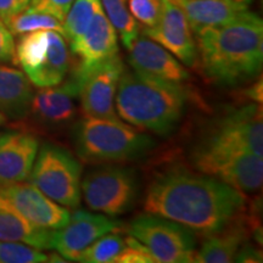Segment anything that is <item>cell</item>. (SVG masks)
<instances>
[{
	"mask_svg": "<svg viewBox=\"0 0 263 263\" xmlns=\"http://www.w3.org/2000/svg\"><path fill=\"white\" fill-rule=\"evenodd\" d=\"M245 193L215 177L184 168L159 174L147 188L144 211L185 226L203 238L248 212Z\"/></svg>",
	"mask_w": 263,
	"mask_h": 263,
	"instance_id": "6da1fadb",
	"label": "cell"
},
{
	"mask_svg": "<svg viewBox=\"0 0 263 263\" xmlns=\"http://www.w3.org/2000/svg\"><path fill=\"white\" fill-rule=\"evenodd\" d=\"M205 74L215 83L234 87L257 77L263 64V22L246 11L224 24L193 32Z\"/></svg>",
	"mask_w": 263,
	"mask_h": 263,
	"instance_id": "7a4b0ae2",
	"label": "cell"
},
{
	"mask_svg": "<svg viewBox=\"0 0 263 263\" xmlns=\"http://www.w3.org/2000/svg\"><path fill=\"white\" fill-rule=\"evenodd\" d=\"M189 101V89L124 67L116 90V112L121 120L141 130L168 136L178 127Z\"/></svg>",
	"mask_w": 263,
	"mask_h": 263,
	"instance_id": "3957f363",
	"label": "cell"
},
{
	"mask_svg": "<svg viewBox=\"0 0 263 263\" xmlns=\"http://www.w3.org/2000/svg\"><path fill=\"white\" fill-rule=\"evenodd\" d=\"M73 144L87 162H124L145 156L155 146L153 138L121 120L85 116L76 124Z\"/></svg>",
	"mask_w": 263,
	"mask_h": 263,
	"instance_id": "277c9868",
	"label": "cell"
},
{
	"mask_svg": "<svg viewBox=\"0 0 263 263\" xmlns=\"http://www.w3.org/2000/svg\"><path fill=\"white\" fill-rule=\"evenodd\" d=\"M15 61L37 88L65 81L71 67V55L64 35L57 31H35L22 34L15 47Z\"/></svg>",
	"mask_w": 263,
	"mask_h": 263,
	"instance_id": "5b68a950",
	"label": "cell"
},
{
	"mask_svg": "<svg viewBox=\"0 0 263 263\" xmlns=\"http://www.w3.org/2000/svg\"><path fill=\"white\" fill-rule=\"evenodd\" d=\"M28 179L59 205L76 209L82 197V166L64 147L43 144L38 149Z\"/></svg>",
	"mask_w": 263,
	"mask_h": 263,
	"instance_id": "8992f818",
	"label": "cell"
},
{
	"mask_svg": "<svg viewBox=\"0 0 263 263\" xmlns=\"http://www.w3.org/2000/svg\"><path fill=\"white\" fill-rule=\"evenodd\" d=\"M84 202L91 211L108 217L129 212L139 196V179L133 168L105 164L82 179Z\"/></svg>",
	"mask_w": 263,
	"mask_h": 263,
	"instance_id": "52a82bcc",
	"label": "cell"
},
{
	"mask_svg": "<svg viewBox=\"0 0 263 263\" xmlns=\"http://www.w3.org/2000/svg\"><path fill=\"white\" fill-rule=\"evenodd\" d=\"M128 233L149 250L156 262L190 263L195 258V233L172 219L141 213L130 222Z\"/></svg>",
	"mask_w": 263,
	"mask_h": 263,
	"instance_id": "ba28073f",
	"label": "cell"
},
{
	"mask_svg": "<svg viewBox=\"0 0 263 263\" xmlns=\"http://www.w3.org/2000/svg\"><path fill=\"white\" fill-rule=\"evenodd\" d=\"M193 163L200 173L215 177L242 193L261 189L263 182L262 156L242 150L202 143L193 153Z\"/></svg>",
	"mask_w": 263,
	"mask_h": 263,
	"instance_id": "9c48e42d",
	"label": "cell"
},
{
	"mask_svg": "<svg viewBox=\"0 0 263 263\" xmlns=\"http://www.w3.org/2000/svg\"><path fill=\"white\" fill-rule=\"evenodd\" d=\"M123 70L124 65L118 54L82 77L72 76L80 84L78 98L85 116L120 120L115 110V95Z\"/></svg>",
	"mask_w": 263,
	"mask_h": 263,
	"instance_id": "30bf717a",
	"label": "cell"
},
{
	"mask_svg": "<svg viewBox=\"0 0 263 263\" xmlns=\"http://www.w3.org/2000/svg\"><path fill=\"white\" fill-rule=\"evenodd\" d=\"M212 145L263 155L262 108L250 104L223 117L203 140Z\"/></svg>",
	"mask_w": 263,
	"mask_h": 263,
	"instance_id": "8fae6325",
	"label": "cell"
},
{
	"mask_svg": "<svg viewBox=\"0 0 263 263\" xmlns=\"http://www.w3.org/2000/svg\"><path fill=\"white\" fill-rule=\"evenodd\" d=\"M0 197L32 224L57 230L67 224L71 213L52 201L32 183H14L0 186Z\"/></svg>",
	"mask_w": 263,
	"mask_h": 263,
	"instance_id": "7c38bea8",
	"label": "cell"
},
{
	"mask_svg": "<svg viewBox=\"0 0 263 263\" xmlns=\"http://www.w3.org/2000/svg\"><path fill=\"white\" fill-rule=\"evenodd\" d=\"M70 49L77 59V65L71 74L76 78L120 54L117 32L103 8L95 12L87 31L70 42Z\"/></svg>",
	"mask_w": 263,
	"mask_h": 263,
	"instance_id": "4fadbf2b",
	"label": "cell"
},
{
	"mask_svg": "<svg viewBox=\"0 0 263 263\" xmlns=\"http://www.w3.org/2000/svg\"><path fill=\"white\" fill-rule=\"evenodd\" d=\"M123 224L106 215L77 210L70 216L67 224L52 230L51 249L66 261H74L76 256L91 242L107 233L118 232Z\"/></svg>",
	"mask_w": 263,
	"mask_h": 263,
	"instance_id": "5bb4252c",
	"label": "cell"
},
{
	"mask_svg": "<svg viewBox=\"0 0 263 263\" xmlns=\"http://www.w3.org/2000/svg\"><path fill=\"white\" fill-rule=\"evenodd\" d=\"M144 34L159 43L183 65L194 67L199 61L193 29L183 10L171 0H162V12L156 26L144 28Z\"/></svg>",
	"mask_w": 263,
	"mask_h": 263,
	"instance_id": "9a60e30c",
	"label": "cell"
},
{
	"mask_svg": "<svg viewBox=\"0 0 263 263\" xmlns=\"http://www.w3.org/2000/svg\"><path fill=\"white\" fill-rule=\"evenodd\" d=\"M80 95V84L73 77L65 83L39 88L33 94L29 112L33 120L49 128L61 127L76 116V100Z\"/></svg>",
	"mask_w": 263,
	"mask_h": 263,
	"instance_id": "2e32d148",
	"label": "cell"
},
{
	"mask_svg": "<svg viewBox=\"0 0 263 263\" xmlns=\"http://www.w3.org/2000/svg\"><path fill=\"white\" fill-rule=\"evenodd\" d=\"M127 50L132 70L179 83L189 80V72L182 62L145 34H138Z\"/></svg>",
	"mask_w": 263,
	"mask_h": 263,
	"instance_id": "e0dca14e",
	"label": "cell"
},
{
	"mask_svg": "<svg viewBox=\"0 0 263 263\" xmlns=\"http://www.w3.org/2000/svg\"><path fill=\"white\" fill-rule=\"evenodd\" d=\"M39 149L31 133L8 132L0 136V186L28 179Z\"/></svg>",
	"mask_w": 263,
	"mask_h": 263,
	"instance_id": "ac0fdd59",
	"label": "cell"
},
{
	"mask_svg": "<svg viewBox=\"0 0 263 263\" xmlns=\"http://www.w3.org/2000/svg\"><path fill=\"white\" fill-rule=\"evenodd\" d=\"M257 228L252 226L251 221L246 219V213L234 222L230 223L215 234L207 236L202 242L201 248L196 251L194 262L199 263H228L234 262L235 255L238 252L249 235V230Z\"/></svg>",
	"mask_w": 263,
	"mask_h": 263,
	"instance_id": "d6986e66",
	"label": "cell"
},
{
	"mask_svg": "<svg viewBox=\"0 0 263 263\" xmlns=\"http://www.w3.org/2000/svg\"><path fill=\"white\" fill-rule=\"evenodd\" d=\"M188 18L193 32L224 24L248 10L250 4L238 0H171Z\"/></svg>",
	"mask_w": 263,
	"mask_h": 263,
	"instance_id": "ffe728a7",
	"label": "cell"
},
{
	"mask_svg": "<svg viewBox=\"0 0 263 263\" xmlns=\"http://www.w3.org/2000/svg\"><path fill=\"white\" fill-rule=\"evenodd\" d=\"M32 83L24 72L0 65V112L10 120L28 116L33 98Z\"/></svg>",
	"mask_w": 263,
	"mask_h": 263,
	"instance_id": "44dd1931",
	"label": "cell"
},
{
	"mask_svg": "<svg viewBox=\"0 0 263 263\" xmlns=\"http://www.w3.org/2000/svg\"><path fill=\"white\" fill-rule=\"evenodd\" d=\"M51 238L52 230L32 224L0 197V240L49 250L51 249Z\"/></svg>",
	"mask_w": 263,
	"mask_h": 263,
	"instance_id": "7402d4cb",
	"label": "cell"
},
{
	"mask_svg": "<svg viewBox=\"0 0 263 263\" xmlns=\"http://www.w3.org/2000/svg\"><path fill=\"white\" fill-rule=\"evenodd\" d=\"M3 22L15 35H22L35 31H57L62 34L61 21L54 16L31 9L29 6Z\"/></svg>",
	"mask_w": 263,
	"mask_h": 263,
	"instance_id": "603a6c76",
	"label": "cell"
},
{
	"mask_svg": "<svg viewBox=\"0 0 263 263\" xmlns=\"http://www.w3.org/2000/svg\"><path fill=\"white\" fill-rule=\"evenodd\" d=\"M107 18L120 34L123 47L128 49L139 34V25L128 10V0H100Z\"/></svg>",
	"mask_w": 263,
	"mask_h": 263,
	"instance_id": "cb8c5ba5",
	"label": "cell"
},
{
	"mask_svg": "<svg viewBox=\"0 0 263 263\" xmlns=\"http://www.w3.org/2000/svg\"><path fill=\"white\" fill-rule=\"evenodd\" d=\"M100 8V0H74L62 21V35L66 41L70 43L83 34Z\"/></svg>",
	"mask_w": 263,
	"mask_h": 263,
	"instance_id": "d4e9b609",
	"label": "cell"
},
{
	"mask_svg": "<svg viewBox=\"0 0 263 263\" xmlns=\"http://www.w3.org/2000/svg\"><path fill=\"white\" fill-rule=\"evenodd\" d=\"M126 246V239L116 232L107 233L85 248L76 256L74 262L82 263H111Z\"/></svg>",
	"mask_w": 263,
	"mask_h": 263,
	"instance_id": "484cf974",
	"label": "cell"
},
{
	"mask_svg": "<svg viewBox=\"0 0 263 263\" xmlns=\"http://www.w3.org/2000/svg\"><path fill=\"white\" fill-rule=\"evenodd\" d=\"M49 262V256L41 250L21 242L0 240V263H42Z\"/></svg>",
	"mask_w": 263,
	"mask_h": 263,
	"instance_id": "4316f807",
	"label": "cell"
},
{
	"mask_svg": "<svg viewBox=\"0 0 263 263\" xmlns=\"http://www.w3.org/2000/svg\"><path fill=\"white\" fill-rule=\"evenodd\" d=\"M128 10L144 28H151L161 17L162 0H128Z\"/></svg>",
	"mask_w": 263,
	"mask_h": 263,
	"instance_id": "83f0119b",
	"label": "cell"
},
{
	"mask_svg": "<svg viewBox=\"0 0 263 263\" xmlns=\"http://www.w3.org/2000/svg\"><path fill=\"white\" fill-rule=\"evenodd\" d=\"M115 263H156V261L139 240L129 235L126 239V246Z\"/></svg>",
	"mask_w": 263,
	"mask_h": 263,
	"instance_id": "f1b7e54d",
	"label": "cell"
},
{
	"mask_svg": "<svg viewBox=\"0 0 263 263\" xmlns=\"http://www.w3.org/2000/svg\"><path fill=\"white\" fill-rule=\"evenodd\" d=\"M74 0H31L29 8L54 16L59 21H64Z\"/></svg>",
	"mask_w": 263,
	"mask_h": 263,
	"instance_id": "f546056e",
	"label": "cell"
},
{
	"mask_svg": "<svg viewBox=\"0 0 263 263\" xmlns=\"http://www.w3.org/2000/svg\"><path fill=\"white\" fill-rule=\"evenodd\" d=\"M0 62H15L14 34L0 20Z\"/></svg>",
	"mask_w": 263,
	"mask_h": 263,
	"instance_id": "4dcf8cb0",
	"label": "cell"
},
{
	"mask_svg": "<svg viewBox=\"0 0 263 263\" xmlns=\"http://www.w3.org/2000/svg\"><path fill=\"white\" fill-rule=\"evenodd\" d=\"M31 0H0V20L6 21L28 8Z\"/></svg>",
	"mask_w": 263,
	"mask_h": 263,
	"instance_id": "1f68e13d",
	"label": "cell"
},
{
	"mask_svg": "<svg viewBox=\"0 0 263 263\" xmlns=\"http://www.w3.org/2000/svg\"><path fill=\"white\" fill-rule=\"evenodd\" d=\"M234 261L242 263L262 262V251L249 242H244L236 252Z\"/></svg>",
	"mask_w": 263,
	"mask_h": 263,
	"instance_id": "d6a6232c",
	"label": "cell"
},
{
	"mask_svg": "<svg viewBox=\"0 0 263 263\" xmlns=\"http://www.w3.org/2000/svg\"><path fill=\"white\" fill-rule=\"evenodd\" d=\"M245 94L250 100H254L255 104H261L262 103V82L259 81L258 83H255L252 87H250L249 89H246Z\"/></svg>",
	"mask_w": 263,
	"mask_h": 263,
	"instance_id": "836d02e7",
	"label": "cell"
},
{
	"mask_svg": "<svg viewBox=\"0 0 263 263\" xmlns=\"http://www.w3.org/2000/svg\"><path fill=\"white\" fill-rule=\"evenodd\" d=\"M6 122H8V118H6L5 115L0 112V126H4V124H6Z\"/></svg>",
	"mask_w": 263,
	"mask_h": 263,
	"instance_id": "e575fe53",
	"label": "cell"
},
{
	"mask_svg": "<svg viewBox=\"0 0 263 263\" xmlns=\"http://www.w3.org/2000/svg\"><path fill=\"white\" fill-rule=\"evenodd\" d=\"M238 2H242V3H246V4H250V3H251V0H238Z\"/></svg>",
	"mask_w": 263,
	"mask_h": 263,
	"instance_id": "d590c367",
	"label": "cell"
}]
</instances>
